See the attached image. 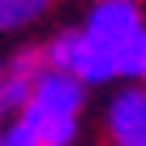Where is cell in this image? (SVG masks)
<instances>
[{"label": "cell", "instance_id": "6", "mask_svg": "<svg viewBox=\"0 0 146 146\" xmlns=\"http://www.w3.org/2000/svg\"><path fill=\"white\" fill-rule=\"evenodd\" d=\"M52 0H0V30H22L47 13Z\"/></svg>", "mask_w": 146, "mask_h": 146}, {"label": "cell", "instance_id": "3", "mask_svg": "<svg viewBox=\"0 0 146 146\" xmlns=\"http://www.w3.org/2000/svg\"><path fill=\"white\" fill-rule=\"evenodd\" d=\"M82 103H86V86L78 78H69V73H60V69H43L35 78V95H30L26 108H39L47 116H73L78 120Z\"/></svg>", "mask_w": 146, "mask_h": 146}, {"label": "cell", "instance_id": "1", "mask_svg": "<svg viewBox=\"0 0 146 146\" xmlns=\"http://www.w3.org/2000/svg\"><path fill=\"white\" fill-rule=\"evenodd\" d=\"M43 56H47V69L69 73V78H78L82 86H99V82H112L116 78V56L103 43H95L86 30H64V35H56L43 47Z\"/></svg>", "mask_w": 146, "mask_h": 146}, {"label": "cell", "instance_id": "7", "mask_svg": "<svg viewBox=\"0 0 146 146\" xmlns=\"http://www.w3.org/2000/svg\"><path fill=\"white\" fill-rule=\"evenodd\" d=\"M116 78H146V30L116 52Z\"/></svg>", "mask_w": 146, "mask_h": 146}, {"label": "cell", "instance_id": "2", "mask_svg": "<svg viewBox=\"0 0 146 146\" xmlns=\"http://www.w3.org/2000/svg\"><path fill=\"white\" fill-rule=\"evenodd\" d=\"M82 30L116 56V52H120L129 39H137L146 26H142V9L133 5V0H99V5L86 13V26H82Z\"/></svg>", "mask_w": 146, "mask_h": 146}, {"label": "cell", "instance_id": "10", "mask_svg": "<svg viewBox=\"0 0 146 146\" xmlns=\"http://www.w3.org/2000/svg\"><path fill=\"white\" fill-rule=\"evenodd\" d=\"M0 120H5V103H0Z\"/></svg>", "mask_w": 146, "mask_h": 146}, {"label": "cell", "instance_id": "5", "mask_svg": "<svg viewBox=\"0 0 146 146\" xmlns=\"http://www.w3.org/2000/svg\"><path fill=\"white\" fill-rule=\"evenodd\" d=\"M17 116L39 133L43 146H73V137H78V120H73V116H47V112H39V108H26V112H17Z\"/></svg>", "mask_w": 146, "mask_h": 146}, {"label": "cell", "instance_id": "11", "mask_svg": "<svg viewBox=\"0 0 146 146\" xmlns=\"http://www.w3.org/2000/svg\"><path fill=\"white\" fill-rule=\"evenodd\" d=\"M0 78H5V69H0Z\"/></svg>", "mask_w": 146, "mask_h": 146}, {"label": "cell", "instance_id": "9", "mask_svg": "<svg viewBox=\"0 0 146 146\" xmlns=\"http://www.w3.org/2000/svg\"><path fill=\"white\" fill-rule=\"evenodd\" d=\"M0 146H43V142H39V133H35V129H30V125L17 116V125H9V129H5Z\"/></svg>", "mask_w": 146, "mask_h": 146}, {"label": "cell", "instance_id": "4", "mask_svg": "<svg viewBox=\"0 0 146 146\" xmlns=\"http://www.w3.org/2000/svg\"><path fill=\"white\" fill-rule=\"evenodd\" d=\"M103 125L112 146H146V90H120L108 103Z\"/></svg>", "mask_w": 146, "mask_h": 146}, {"label": "cell", "instance_id": "8", "mask_svg": "<svg viewBox=\"0 0 146 146\" xmlns=\"http://www.w3.org/2000/svg\"><path fill=\"white\" fill-rule=\"evenodd\" d=\"M30 95H35V82L5 69V78H0V103H5V112H26Z\"/></svg>", "mask_w": 146, "mask_h": 146}]
</instances>
